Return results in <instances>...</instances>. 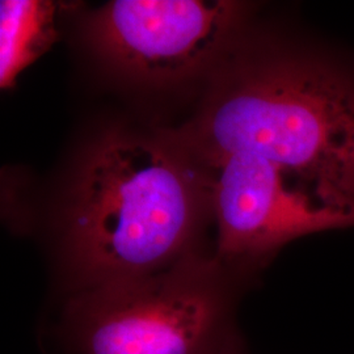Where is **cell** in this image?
<instances>
[{
  "mask_svg": "<svg viewBox=\"0 0 354 354\" xmlns=\"http://www.w3.org/2000/svg\"><path fill=\"white\" fill-rule=\"evenodd\" d=\"M183 140L207 165L232 155L260 159L354 219V86L323 62L245 64Z\"/></svg>",
  "mask_w": 354,
  "mask_h": 354,
  "instance_id": "obj_1",
  "label": "cell"
},
{
  "mask_svg": "<svg viewBox=\"0 0 354 354\" xmlns=\"http://www.w3.org/2000/svg\"><path fill=\"white\" fill-rule=\"evenodd\" d=\"M194 174L160 143L109 136L96 145L66 215L62 251L71 294L149 277L193 256Z\"/></svg>",
  "mask_w": 354,
  "mask_h": 354,
  "instance_id": "obj_2",
  "label": "cell"
},
{
  "mask_svg": "<svg viewBox=\"0 0 354 354\" xmlns=\"http://www.w3.org/2000/svg\"><path fill=\"white\" fill-rule=\"evenodd\" d=\"M228 272L193 254L149 277L74 292L64 345L73 354H243Z\"/></svg>",
  "mask_w": 354,
  "mask_h": 354,
  "instance_id": "obj_3",
  "label": "cell"
},
{
  "mask_svg": "<svg viewBox=\"0 0 354 354\" xmlns=\"http://www.w3.org/2000/svg\"><path fill=\"white\" fill-rule=\"evenodd\" d=\"M241 20L234 1L114 0L92 16L89 36L122 73L162 83L210 64Z\"/></svg>",
  "mask_w": 354,
  "mask_h": 354,
  "instance_id": "obj_4",
  "label": "cell"
},
{
  "mask_svg": "<svg viewBox=\"0 0 354 354\" xmlns=\"http://www.w3.org/2000/svg\"><path fill=\"white\" fill-rule=\"evenodd\" d=\"M210 167L218 225L215 259L231 272L266 264L298 238L354 227L351 216L319 203L260 159L232 155Z\"/></svg>",
  "mask_w": 354,
  "mask_h": 354,
  "instance_id": "obj_5",
  "label": "cell"
},
{
  "mask_svg": "<svg viewBox=\"0 0 354 354\" xmlns=\"http://www.w3.org/2000/svg\"><path fill=\"white\" fill-rule=\"evenodd\" d=\"M57 4L41 0L0 3V84L10 88L26 66L58 38Z\"/></svg>",
  "mask_w": 354,
  "mask_h": 354,
  "instance_id": "obj_6",
  "label": "cell"
}]
</instances>
